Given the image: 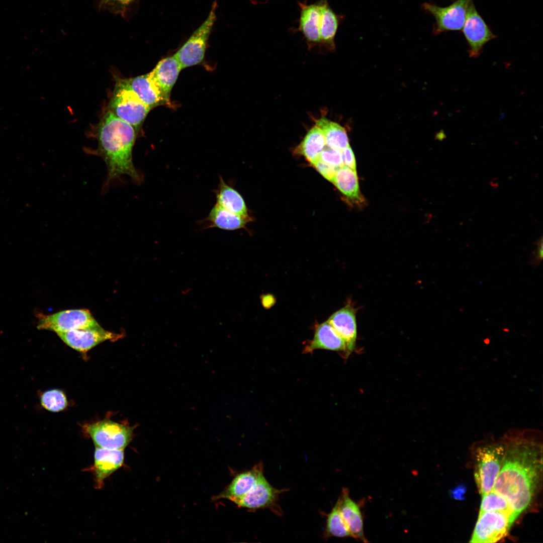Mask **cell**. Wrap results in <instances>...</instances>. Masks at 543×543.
I'll list each match as a JSON object with an SVG mask.
<instances>
[{
	"mask_svg": "<svg viewBox=\"0 0 543 543\" xmlns=\"http://www.w3.org/2000/svg\"><path fill=\"white\" fill-rule=\"evenodd\" d=\"M537 446L523 437L510 442L492 489L507 499L518 516L529 506L539 481L541 459Z\"/></svg>",
	"mask_w": 543,
	"mask_h": 543,
	"instance_id": "1",
	"label": "cell"
},
{
	"mask_svg": "<svg viewBox=\"0 0 543 543\" xmlns=\"http://www.w3.org/2000/svg\"><path fill=\"white\" fill-rule=\"evenodd\" d=\"M97 133V153L103 159L108 170L106 183L126 175L140 184L142 177L134 166L132 157L137 134L135 129L108 110L98 124Z\"/></svg>",
	"mask_w": 543,
	"mask_h": 543,
	"instance_id": "2",
	"label": "cell"
},
{
	"mask_svg": "<svg viewBox=\"0 0 543 543\" xmlns=\"http://www.w3.org/2000/svg\"><path fill=\"white\" fill-rule=\"evenodd\" d=\"M108 110L138 132L150 110L131 89L126 79H119L116 81Z\"/></svg>",
	"mask_w": 543,
	"mask_h": 543,
	"instance_id": "3",
	"label": "cell"
},
{
	"mask_svg": "<svg viewBox=\"0 0 543 543\" xmlns=\"http://www.w3.org/2000/svg\"><path fill=\"white\" fill-rule=\"evenodd\" d=\"M505 447L492 444L479 447L475 452V480L481 496L492 490L500 470Z\"/></svg>",
	"mask_w": 543,
	"mask_h": 543,
	"instance_id": "4",
	"label": "cell"
},
{
	"mask_svg": "<svg viewBox=\"0 0 543 543\" xmlns=\"http://www.w3.org/2000/svg\"><path fill=\"white\" fill-rule=\"evenodd\" d=\"M217 6L215 2L206 19L174 54L182 69L198 65L204 60L207 42L216 20Z\"/></svg>",
	"mask_w": 543,
	"mask_h": 543,
	"instance_id": "5",
	"label": "cell"
},
{
	"mask_svg": "<svg viewBox=\"0 0 543 543\" xmlns=\"http://www.w3.org/2000/svg\"><path fill=\"white\" fill-rule=\"evenodd\" d=\"M37 328L39 330H50L56 333L100 325L87 309H71L44 315L37 313Z\"/></svg>",
	"mask_w": 543,
	"mask_h": 543,
	"instance_id": "6",
	"label": "cell"
},
{
	"mask_svg": "<svg viewBox=\"0 0 543 543\" xmlns=\"http://www.w3.org/2000/svg\"><path fill=\"white\" fill-rule=\"evenodd\" d=\"M96 447L124 449L133 438L134 427L104 420L85 427Z\"/></svg>",
	"mask_w": 543,
	"mask_h": 543,
	"instance_id": "7",
	"label": "cell"
},
{
	"mask_svg": "<svg viewBox=\"0 0 543 543\" xmlns=\"http://www.w3.org/2000/svg\"><path fill=\"white\" fill-rule=\"evenodd\" d=\"M515 519L509 514L498 511L479 513L470 542H496L505 537Z\"/></svg>",
	"mask_w": 543,
	"mask_h": 543,
	"instance_id": "8",
	"label": "cell"
},
{
	"mask_svg": "<svg viewBox=\"0 0 543 543\" xmlns=\"http://www.w3.org/2000/svg\"><path fill=\"white\" fill-rule=\"evenodd\" d=\"M462 30L470 57L479 56L485 45L496 37L478 12L473 1L469 6Z\"/></svg>",
	"mask_w": 543,
	"mask_h": 543,
	"instance_id": "9",
	"label": "cell"
},
{
	"mask_svg": "<svg viewBox=\"0 0 543 543\" xmlns=\"http://www.w3.org/2000/svg\"><path fill=\"white\" fill-rule=\"evenodd\" d=\"M472 1L473 0H456L445 7L429 3L424 4V9L435 19L434 34L462 30L468 7Z\"/></svg>",
	"mask_w": 543,
	"mask_h": 543,
	"instance_id": "10",
	"label": "cell"
},
{
	"mask_svg": "<svg viewBox=\"0 0 543 543\" xmlns=\"http://www.w3.org/2000/svg\"><path fill=\"white\" fill-rule=\"evenodd\" d=\"M68 346L80 351L86 352L105 341H115L121 337L120 334L115 333L103 329L100 325L75 329L57 334Z\"/></svg>",
	"mask_w": 543,
	"mask_h": 543,
	"instance_id": "11",
	"label": "cell"
},
{
	"mask_svg": "<svg viewBox=\"0 0 543 543\" xmlns=\"http://www.w3.org/2000/svg\"><path fill=\"white\" fill-rule=\"evenodd\" d=\"M124 449L96 447L94 464L88 469L92 472L97 488L104 486V481L123 465Z\"/></svg>",
	"mask_w": 543,
	"mask_h": 543,
	"instance_id": "12",
	"label": "cell"
},
{
	"mask_svg": "<svg viewBox=\"0 0 543 543\" xmlns=\"http://www.w3.org/2000/svg\"><path fill=\"white\" fill-rule=\"evenodd\" d=\"M281 491L273 487L262 473L254 485L235 504L239 507L252 510L273 507Z\"/></svg>",
	"mask_w": 543,
	"mask_h": 543,
	"instance_id": "13",
	"label": "cell"
},
{
	"mask_svg": "<svg viewBox=\"0 0 543 543\" xmlns=\"http://www.w3.org/2000/svg\"><path fill=\"white\" fill-rule=\"evenodd\" d=\"M182 68L174 56L160 60L149 73L160 90L166 105L170 104L171 91Z\"/></svg>",
	"mask_w": 543,
	"mask_h": 543,
	"instance_id": "14",
	"label": "cell"
},
{
	"mask_svg": "<svg viewBox=\"0 0 543 543\" xmlns=\"http://www.w3.org/2000/svg\"><path fill=\"white\" fill-rule=\"evenodd\" d=\"M327 321L344 341L349 355L354 349L357 338L356 310L347 304L333 313Z\"/></svg>",
	"mask_w": 543,
	"mask_h": 543,
	"instance_id": "15",
	"label": "cell"
},
{
	"mask_svg": "<svg viewBox=\"0 0 543 543\" xmlns=\"http://www.w3.org/2000/svg\"><path fill=\"white\" fill-rule=\"evenodd\" d=\"M337 502L340 512L351 537L364 542H368L364 533L363 518L360 506L350 497L347 488L342 489Z\"/></svg>",
	"mask_w": 543,
	"mask_h": 543,
	"instance_id": "16",
	"label": "cell"
},
{
	"mask_svg": "<svg viewBox=\"0 0 543 543\" xmlns=\"http://www.w3.org/2000/svg\"><path fill=\"white\" fill-rule=\"evenodd\" d=\"M262 469V464L259 463L251 470L237 475L230 483L220 493L214 496L213 499H226L235 503L256 483L259 476L263 473Z\"/></svg>",
	"mask_w": 543,
	"mask_h": 543,
	"instance_id": "17",
	"label": "cell"
},
{
	"mask_svg": "<svg viewBox=\"0 0 543 543\" xmlns=\"http://www.w3.org/2000/svg\"><path fill=\"white\" fill-rule=\"evenodd\" d=\"M319 349L343 352L348 355L344 341L327 321L317 326L313 339L305 346L304 351L307 353Z\"/></svg>",
	"mask_w": 543,
	"mask_h": 543,
	"instance_id": "18",
	"label": "cell"
},
{
	"mask_svg": "<svg viewBox=\"0 0 543 543\" xmlns=\"http://www.w3.org/2000/svg\"><path fill=\"white\" fill-rule=\"evenodd\" d=\"M131 89L150 109L166 103L149 73L126 79Z\"/></svg>",
	"mask_w": 543,
	"mask_h": 543,
	"instance_id": "19",
	"label": "cell"
},
{
	"mask_svg": "<svg viewBox=\"0 0 543 543\" xmlns=\"http://www.w3.org/2000/svg\"><path fill=\"white\" fill-rule=\"evenodd\" d=\"M299 6L301 9L300 30L310 43L321 42L320 29L321 12L319 2L310 5L299 3Z\"/></svg>",
	"mask_w": 543,
	"mask_h": 543,
	"instance_id": "20",
	"label": "cell"
},
{
	"mask_svg": "<svg viewBox=\"0 0 543 543\" xmlns=\"http://www.w3.org/2000/svg\"><path fill=\"white\" fill-rule=\"evenodd\" d=\"M215 194L216 204L239 216L248 217L245 202L240 194L226 184L221 176Z\"/></svg>",
	"mask_w": 543,
	"mask_h": 543,
	"instance_id": "21",
	"label": "cell"
},
{
	"mask_svg": "<svg viewBox=\"0 0 543 543\" xmlns=\"http://www.w3.org/2000/svg\"><path fill=\"white\" fill-rule=\"evenodd\" d=\"M205 220L207 223L206 228H217L231 231L244 228L249 221V217L237 215L216 204Z\"/></svg>",
	"mask_w": 543,
	"mask_h": 543,
	"instance_id": "22",
	"label": "cell"
},
{
	"mask_svg": "<svg viewBox=\"0 0 543 543\" xmlns=\"http://www.w3.org/2000/svg\"><path fill=\"white\" fill-rule=\"evenodd\" d=\"M326 142L322 130L315 125L308 132L295 149V152L304 157L311 164L317 160L325 148Z\"/></svg>",
	"mask_w": 543,
	"mask_h": 543,
	"instance_id": "23",
	"label": "cell"
},
{
	"mask_svg": "<svg viewBox=\"0 0 543 543\" xmlns=\"http://www.w3.org/2000/svg\"><path fill=\"white\" fill-rule=\"evenodd\" d=\"M315 123L322 130L328 147L341 151L349 146L347 135L343 127L324 117L315 120Z\"/></svg>",
	"mask_w": 543,
	"mask_h": 543,
	"instance_id": "24",
	"label": "cell"
},
{
	"mask_svg": "<svg viewBox=\"0 0 543 543\" xmlns=\"http://www.w3.org/2000/svg\"><path fill=\"white\" fill-rule=\"evenodd\" d=\"M332 182L348 198L358 201L361 199L356 170L343 165L336 169Z\"/></svg>",
	"mask_w": 543,
	"mask_h": 543,
	"instance_id": "25",
	"label": "cell"
},
{
	"mask_svg": "<svg viewBox=\"0 0 543 543\" xmlns=\"http://www.w3.org/2000/svg\"><path fill=\"white\" fill-rule=\"evenodd\" d=\"M321 7L320 38L321 42L334 48V37L338 26L337 16L329 7L327 0H320Z\"/></svg>",
	"mask_w": 543,
	"mask_h": 543,
	"instance_id": "26",
	"label": "cell"
},
{
	"mask_svg": "<svg viewBox=\"0 0 543 543\" xmlns=\"http://www.w3.org/2000/svg\"><path fill=\"white\" fill-rule=\"evenodd\" d=\"M482 496L479 513L486 511L501 512L509 514L515 520L518 516L507 499L495 491L492 490Z\"/></svg>",
	"mask_w": 543,
	"mask_h": 543,
	"instance_id": "27",
	"label": "cell"
},
{
	"mask_svg": "<svg viewBox=\"0 0 543 543\" xmlns=\"http://www.w3.org/2000/svg\"><path fill=\"white\" fill-rule=\"evenodd\" d=\"M325 536L338 537H351L340 512L337 501L327 515Z\"/></svg>",
	"mask_w": 543,
	"mask_h": 543,
	"instance_id": "28",
	"label": "cell"
},
{
	"mask_svg": "<svg viewBox=\"0 0 543 543\" xmlns=\"http://www.w3.org/2000/svg\"><path fill=\"white\" fill-rule=\"evenodd\" d=\"M40 403L46 410L57 412L64 410L67 406V401L64 393L58 389H51L40 395Z\"/></svg>",
	"mask_w": 543,
	"mask_h": 543,
	"instance_id": "29",
	"label": "cell"
},
{
	"mask_svg": "<svg viewBox=\"0 0 543 543\" xmlns=\"http://www.w3.org/2000/svg\"><path fill=\"white\" fill-rule=\"evenodd\" d=\"M323 162L338 168L343 165L342 151L330 148H324L319 158Z\"/></svg>",
	"mask_w": 543,
	"mask_h": 543,
	"instance_id": "30",
	"label": "cell"
},
{
	"mask_svg": "<svg viewBox=\"0 0 543 543\" xmlns=\"http://www.w3.org/2000/svg\"><path fill=\"white\" fill-rule=\"evenodd\" d=\"M134 0H99V6L101 9L109 11L114 13H121Z\"/></svg>",
	"mask_w": 543,
	"mask_h": 543,
	"instance_id": "31",
	"label": "cell"
},
{
	"mask_svg": "<svg viewBox=\"0 0 543 543\" xmlns=\"http://www.w3.org/2000/svg\"><path fill=\"white\" fill-rule=\"evenodd\" d=\"M312 164L323 177L330 182L333 181L337 168L323 162L319 159L316 160Z\"/></svg>",
	"mask_w": 543,
	"mask_h": 543,
	"instance_id": "32",
	"label": "cell"
},
{
	"mask_svg": "<svg viewBox=\"0 0 543 543\" xmlns=\"http://www.w3.org/2000/svg\"><path fill=\"white\" fill-rule=\"evenodd\" d=\"M342 154L343 161L345 165L353 170H356V161L354 155L349 145L342 150Z\"/></svg>",
	"mask_w": 543,
	"mask_h": 543,
	"instance_id": "33",
	"label": "cell"
},
{
	"mask_svg": "<svg viewBox=\"0 0 543 543\" xmlns=\"http://www.w3.org/2000/svg\"><path fill=\"white\" fill-rule=\"evenodd\" d=\"M536 249L533 253V256L531 259V264L533 265H538L542 259V237H540L536 242Z\"/></svg>",
	"mask_w": 543,
	"mask_h": 543,
	"instance_id": "34",
	"label": "cell"
},
{
	"mask_svg": "<svg viewBox=\"0 0 543 543\" xmlns=\"http://www.w3.org/2000/svg\"><path fill=\"white\" fill-rule=\"evenodd\" d=\"M273 297H270V295L265 296L262 300V302L264 303V306H270L273 303Z\"/></svg>",
	"mask_w": 543,
	"mask_h": 543,
	"instance_id": "35",
	"label": "cell"
}]
</instances>
